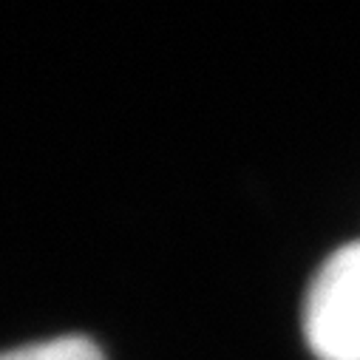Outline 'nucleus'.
Instances as JSON below:
<instances>
[{
  "label": "nucleus",
  "mask_w": 360,
  "mask_h": 360,
  "mask_svg": "<svg viewBox=\"0 0 360 360\" xmlns=\"http://www.w3.org/2000/svg\"><path fill=\"white\" fill-rule=\"evenodd\" d=\"M304 338L318 360H360V241L318 266L304 298Z\"/></svg>",
  "instance_id": "1"
},
{
  "label": "nucleus",
  "mask_w": 360,
  "mask_h": 360,
  "mask_svg": "<svg viewBox=\"0 0 360 360\" xmlns=\"http://www.w3.org/2000/svg\"><path fill=\"white\" fill-rule=\"evenodd\" d=\"M0 360H105V354L91 338L63 335V338L0 352Z\"/></svg>",
  "instance_id": "2"
}]
</instances>
